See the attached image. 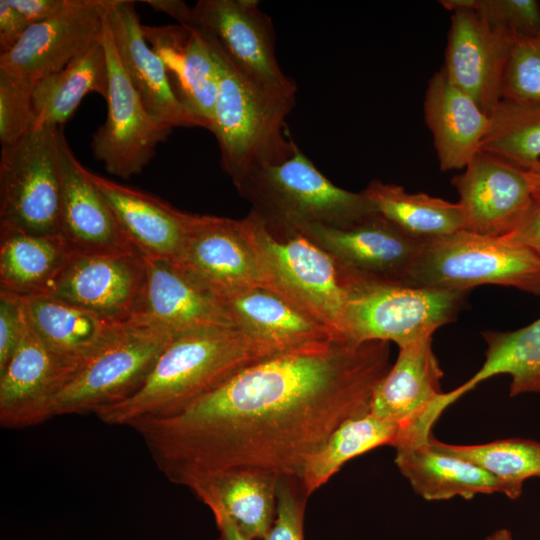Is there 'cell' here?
I'll return each mask as SVG.
<instances>
[{
    "mask_svg": "<svg viewBox=\"0 0 540 540\" xmlns=\"http://www.w3.org/2000/svg\"><path fill=\"white\" fill-rule=\"evenodd\" d=\"M522 169L528 179L533 199L540 202V160Z\"/></svg>",
    "mask_w": 540,
    "mask_h": 540,
    "instance_id": "47",
    "label": "cell"
},
{
    "mask_svg": "<svg viewBox=\"0 0 540 540\" xmlns=\"http://www.w3.org/2000/svg\"><path fill=\"white\" fill-rule=\"evenodd\" d=\"M144 36L162 59L173 91L196 126L211 130L219 69L215 55L193 26H145Z\"/></svg>",
    "mask_w": 540,
    "mask_h": 540,
    "instance_id": "22",
    "label": "cell"
},
{
    "mask_svg": "<svg viewBox=\"0 0 540 540\" xmlns=\"http://www.w3.org/2000/svg\"><path fill=\"white\" fill-rule=\"evenodd\" d=\"M245 218L269 290L344 338L347 271L301 232L269 229L251 211Z\"/></svg>",
    "mask_w": 540,
    "mask_h": 540,
    "instance_id": "5",
    "label": "cell"
},
{
    "mask_svg": "<svg viewBox=\"0 0 540 540\" xmlns=\"http://www.w3.org/2000/svg\"><path fill=\"white\" fill-rule=\"evenodd\" d=\"M446 10L469 9L491 28L511 37L525 38L540 31V4L537 0H440Z\"/></svg>",
    "mask_w": 540,
    "mask_h": 540,
    "instance_id": "37",
    "label": "cell"
},
{
    "mask_svg": "<svg viewBox=\"0 0 540 540\" xmlns=\"http://www.w3.org/2000/svg\"><path fill=\"white\" fill-rule=\"evenodd\" d=\"M232 183L272 230L312 224L347 228L378 214L362 191L333 184L299 147L285 160L250 170Z\"/></svg>",
    "mask_w": 540,
    "mask_h": 540,
    "instance_id": "3",
    "label": "cell"
},
{
    "mask_svg": "<svg viewBox=\"0 0 540 540\" xmlns=\"http://www.w3.org/2000/svg\"><path fill=\"white\" fill-rule=\"evenodd\" d=\"M390 367L388 342H308L241 370L175 415L131 428L177 484L233 469L300 480L341 424L369 412Z\"/></svg>",
    "mask_w": 540,
    "mask_h": 540,
    "instance_id": "1",
    "label": "cell"
},
{
    "mask_svg": "<svg viewBox=\"0 0 540 540\" xmlns=\"http://www.w3.org/2000/svg\"><path fill=\"white\" fill-rule=\"evenodd\" d=\"M395 450L396 466L414 492L425 500L472 499L479 494L494 493L505 495L503 485L495 477L468 461L435 448L430 440Z\"/></svg>",
    "mask_w": 540,
    "mask_h": 540,
    "instance_id": "29",
    "label": "cell"
},
{
    "mask_svg": "<svg viewBox=\"0 0 540 540\" xmlns=\"http://www.w3.org/2000/svg\"><path fill=\"white\" fill-rule=\"evenodd\" d=\"M231 67L261 90L295 99L297 86L281 70L270 17L256 0H200L190 23Z\"/></svg>",
    "mask_w": 540,
    "mask_h": 540,
    "instance_id": "10",
    "label": "cell"
},
{
    "mask_svg": "<svg viewBox=\"0 0 540 540\" xmlns=\"http://www.w3.org/2000/svg\"><path fill=\"white\" fill-rule=\"evenodd\" d=\"M502 100L540 104V31L512 39L505 64Z\"/></svg>",
    "mask_w": 540,
    "mask_h": 540,
    "instance_id": "38",
    "label": "cell"
},
{
    "mask_svg": "<svg viewBox=\"0 0 540 540\" xmlns=\"http://www.w3.org/2000/svg\"><path fill=\"white\" fill-rule=\"evenodd\" d=\"M76 255L61 234L0 226V289L22 297L49 294Z\"/></svg>",
    "mask_w": 540,
    "mask_h": 540,
    "instance_id": "28",
    "label": "cell"
},
{
    "mask_svg": "<svg viewBox=\"0 0 540 540\" xmlns=\"http://www.w3.org/2000/svg\"><path fill=\"white\" fill-rule=\"evenodd\" d=\"M432 337L399 347L398 356L375 387L369 413L400 428L394 448L429 442L442 413L460 398L443 392V371Z\"/></svg>",
    "mask_w": 540,
    "mask_h": 540,
    "instance_id": "11",
    "label": "cell"
},
{
    "mask_svg": "<svg viewBox=\"0 0 540 540\" xmlns=\"http://www.w3.org/2000/svg\"><path fill=\"white\" fill-rule=\"evenodd\" d=\"M278 476L233 469L201 476L186 487L205 505L214 503L249 540H262L271 528L277 500Z\"/></svg>",
    "mask_w": 540,
    "mask_h": 540,
    "instance_id": "27",
    "label": "cell"
},
{
    "mask_svg": "<svg viewBox=\"0 0 540 540\" xmlns=\"http://www.w3.org/2000/svg\"><path fill=\"white\" fill-rule=\"evenodd\" d=\"M480 151L526 168L540 160V104L501 100Z\"/></svg>",
    "mask_w": 540,
    "mask_h": 540,
    "instance_id": "36",
    "label": "cell"
},
{
    "mask_svg": "<svg viewBox=\"0 0 540 540\" xmlns=\"http://www.w3.org/2000/svg\"><path fill=\"white\" fill-rule=\"evenodd\" d=\"M527 393L540 394V377L529 386Z\"/></svg>",
    "mask_w": 540,
    "mask_h": 540,
    "instance_id": "49",
    "label": "cell"
},
{
    "mask_svg": "<svg viewBox=\"0 0 540 540\" xmlns=\"http://www.w3.org/2000/svg\"><path fill=\"white\" fill-rule=\"evenodd\" d=\"M145 262L144 289L132 319L174 335L204 328L237 327L219 297L179 266L162 259L145 258Z\"/></svg>",
    "mask_w": 540,
    "mask_h": 540,
    "instance_id": "20",
    "label": "cell"
},
{
    "mask_svg": "<svg viewBox=\"0 0 540 540\" xmlns=\"http://www.w3.org/2000/svg\"><path fill=\"white\" fill-rule=\"evenodd\" d=\"M174 264L216 295L244 288L269 290L245 217L195 213Z\"/></svg>",
    "mask_w": 540,
    "mask_h": 540,
    "instance_id": "14",
    "label": "cell"
},
{
    "mask_svg": "<svg viewBox=\"0 0 540 540\" xmlns=\"http://www.w3.org/2000/svg\"><path fill=\"white\" fill-rule=\"evenodd\" d=\"M107 17L120 62L147 111L174 128L196 126L177 99L166 67L150 47L131 0H107Z\"/></svg>",
    "mask_w": 540,
    "mask_h": 540,
    "instance_id": "24",
    "label": "cell"
},
{
    "mask_svg": "<svg viewBox=\"0 0 540 540\" xmlns=\"http://www.w3.org/2000/svg\"><path fill=\"white\" fill-rule=\"evenodd\" d=\"M485 360L481 368L460 387L463 394L498 375L511 378L510 396L527 393L540 377V318L515 331H485Z\"/></svg>",
    "mask_w": 540,
    "mask_h": 540,
    "instance_id": "34",
    "label": "cell"
},
{
    "mask_svg": "<svg viewBox=\"0 0 540 540\" xmlns=\"http://www.w3.org/2000/svg\"><path fill=\"white\" fill-rule=\"evenodd\" d=\"M430 443L435 448L486 471L504 487L505 496L517 499L523 483L540 477V443L530 439L508 438L482 444H450L434 436Z\"/></svg>",
    "mask_w": 540,
    "mask_h": 540,
    "instance_id": "35",
    "label": "cell"
},
{
    "mask_svg": "<svg viewBox=\"0 0 540 540\" xmlns=\"http://www.w3.org/2000/svg\"><path fill=\"white\" fill-rule=\"evenodd\" d=\"M423 112L440 169L463 170L481 149L491 127L490 115L456 87L443 68L428 82Z\"/></svg>",
    "mask_w": 540,
    "mask_h": 540,
    "instance_id": "25",
    "label": "cell"
},
{
    "mask_svg": "<svg viewBox=\"0 0 540 540\" xmlns=\"http://www.w3.org/2000/svg\"><path fill=\"white\" fill-rule=\"evenodd\" d=\"M378 214L406 234L420 240L464 230L459 203L426 193H410L402 186L374 179L362 190Z\"/></svg>",
    "mask_w": 540,
    "mask_h": 540,
    "instance_id": "32",
    "label": "cell"
},
{
    "mask_svg": "<svg viewBox=\"0 0 540 540\" xmlns=\"http://www.w3.org/2000/svg\"><path fill=\"white\" fill-rule=\"evenodd\" d=\"M342 268L358 276L405 284L423 240L376 214L356 225H306L298 230Z\"/></svg>",
    "mask_w": 540,
    "mask_h": 540,
    "instance_id": "15",
    "label": "cell"
},
{
    "mask_svg": "<svg viewBox=\"0 0 540 540\" xmlns=\"http://www.w3.org/2000/svg\"><path fill=\"white\" fill-rule=\"evenodd\" d=\"M176 335L138 319L122 324L59 391L51 418L95 414L140 390L158 358Z\"/></svg>",
    "mask_w": 540,
    "mask_h": 540,
    "instance_id": "8",
    "label": "cell"
},
{
    "mask_svg": "<svg viewBox=\"0 0 540 540\" xmlns=\"http://www.w3.org/2000/svg\"><path fill=\"white\" fill-rule=\"evenodd\" d=\"M210 47L219 69L210 132L219 146L221 167L234 182L250 170L285 160L298 147L285 121L295 99L280 98L256 87Z\"/></svg>",
    "mask_w": 540,
    "mask_h": 540,
    "instance_id": "4",
    "label": "cell"
},
{
    "mask_svg": "<svg viewBox=\"0 0 540 540\" xmlns=\"http://www.w3.org/2000/svg\"><path fill=\"white\" fill-rule=\"evenodd\" d=\"M482 540H515L507 528H499L485 536Z\"/></svg>",
    "mask_w": 540,
    "mask_h": 540,
    "instance_id": "48",
    "label": "cell"
},
{
    "mask_svg": "<svg viewBox=\"0 0 540 540\" xmlns=\"http://www.w3.org/2000/svg\"><path fill=\"white\" fill-rule=\"evenodd\" d=\"M132 246L146 259L175 263L195 213L181 211L164 200L88 170Z\"/></svg>",
    "mask_w": 540,
    "mask_h": 540,
    "instance_id": "23",
    "label": "cell"
},
{
    "mask_svg": "<svg viewBox=\"0 0 540 540\" xmlns=\"http://www.w3.org/2000/svg\"><path fill=\"white\" fill-rule=\"evenodd\" d=\"M206 506L214 516L219 531V540H249L238 530L220 506L214 503L207 504Z\"/></svg>",
    "mask_w": 540,
    "mask_h": 540,
    "instance_id": "46",
    "label": "cell"
},
{
    "mask_svg": "<svg viewBox=\"0 0 540 540\" xmlns=\"http://www.w3.org/2000/svg\"><path fill=\"white\" fill-rule=\"evenodd\" d=\"M347 273L343 334L356 344L384 341L399 348L432 337L438 328L456 319L467 295Z\"/></svg>",
    "mask_w": 540,
    "mask_h": 540,
    "instance_id": "7",
    "label": "cell"
},
{
    "mask_svg": "<svg viewBox=\"0 0 540 540\" xmlns=\"http://www.w3.org/2000/svg\"><path fill=\"white\" fill-rule=\"evenodd\" d=\"M31 26L54 16L64 5L65 0H8Z\"/></svg>",
    "mask_w": 540,
    "mask_h": 540,
    "instance_id": "44",
    "label": "cell"
},
{
    "mask_svg": "<svg viewBox=\"0 0 540 540\" xmlns=\"http://www.w3.org/2000/svg\"><path fill=\"white\" fill-rule=\"evenodd\" d=\"M511 43V37L491 28L472 10L451 12L442 68L488 115L502 100V78Z\"/></svg>",
    "mask_w": 540,
    "mask_h": 540,
    "instance_id": "19",
    "label": "cell"
},
{
    "mask_svg": "<svg viewBox=\"0 0 540 540\" xmlns=\"http://www.w3.org/2000/svg\"><path fill=\"white\" fill-rule=\"evenodd\" d=\"M107 0H65L49 19L31 25L0 54V73L30 90L102 40Z\"/></svg>",
    "mask_w": 540,
    "mask_h": 540,
    "instance_id": "13",
    "label": "cell"
},
{
    "mask_svg": "<svg viewBox=\"0 0 540 540\" xmlns=\"http://www.w3.org/2000/svg\"><path fill=\"white\" fill-rule=\"evenodd\" d=\"M27 324L25 298L0 289V371L12 357Z\"/></svg>",
    "mask_w": 540,
    "mask_h": 540,
    "instance_id": "41",
    "label": "cell"
},
{
    "mask_svg": "<svg viewBox=\"0 0 540 540\" xmlns=\"http://www.w3.org/2000/svg\"><path fill=\"white\" fill-rule=\"evenodd\" d=\"M290 348L238 327L204 328L176 335L138 392L94 415L107 425L129 427L175 415L241 370Z\"/></svg>",
    "mask_w": 540,
    "mask_h": 540,
    "instance_id": "2",
    "label": "cell"
},
{
    "mask_svg": "<svg viewBox=\"0 0 540 540\" xmlns=\"http://www.w3.org/2000/svg\"><path fill=\"white\" fill-rule=\"evenodd\" d=\"M217 296L238 328L266 341L295 347L338 337L268 289L244 288Z\"/></svg>",
    "mask_w": 540,
    "mask_h": 540,
    "instance_id": "30",
    "label": "cell"
},
{
    "mask_svg": "<svg viewBox=\"0 0 540 540\" xmlns=\"http://www.w3.org/2000/svg\"><path fill=\"white\" fill-rule=\"evenodd\" d=\"M62 136L58 126L34 127L2 146L0 226L31 234H60Z\"/></svg>",
    "mask_w": 540,
    "mask_h": 540,
    "instance_id": "9",
    "label": "cell"
},
{
    "mask_svg": "<svg viewBox=\"0 0 540 540\" xmlns=\"http://www.w3.org/2000/svg\"><path fill=\"white\" fill-rule=\"evenodd\" d=\"M29 27L8 0H0V54L12 49Z\"/></svg>",
    "mask_w": 540,
    "mask_h": 540,
    "instance_id": "42",
    "label": "cell"
},
{
    "mask_svg": "<svg viewBox=\"0 0 540 540\" xmlns=\"http://www.w3.org/2000/svg\"><path fill=\"white\" fill-rule=\"evenodd\" d=\"M405 284L468 292L501 285L540 294V256L506 236L467 230L422 241Z\"/></svg>",
    "mask_w": 540,
    "mask_h": 540,
    "instance_id": "6",
    "label": "cell"
},
{
    "mask_svg": "<svg viewBox=\"0 0 540 540\" xmlns=\"http://www.w3.org/2000/svg\"><path fill=\"white\" fill-rule=\"evenodd\" d=\"M24 298L35 333L51 352L76 371L124 324L51 295Z\"/></svg>",
    "mask_w": 540,
    "mask_h": 540,
    "instance_id": "26",
    "label": "cell"
},
{
    "mask_svg": "<svg viewBox=\"0 0 540 540\" xmlns=\"http://www.w3.org/2000/svg\"><path fill=\"white\" fill-rule=\"evenodd\" d=\"M400 428L369 412L341 424L307 461L300 482L309 497L351 459L372 449L394 447Z\"/></svg>",
    "mask_w": 540,
    "mask_h": 540,
    "instance_id": "33",
    "label": "cell"
},
{
    "mask_svg": "<svg viewBox=\"0 0 540 540\" xmlns=\"http://www.w3.org/2000/svg\"><path fill=\"white\" fill-rule=\"evenodd\" d=\"M60 234L77 255L138 252L124 235L105 198L71 151L64 135L59 150Z\"/></svg>",
    "mask_w": 540,
    "mask_h": 540,
    "instance_id": "21",
    "label": "cell"
},
{
    "mask_svg": "<svg viewBox=\"0 0 540 540\" xmlns=\"http://www.w3.org/2000/svg\"><path fill=\"white\" fill-rule=\"evenodd\" d=\"M145 279L146 262L139 252L76 255L46 295L125 323L137 311Z\"/></svg>",
    "mask_w": 540,
    "mask_h": 540,
    "instance_id": "17",
    "label": "cell"
},
{
    "mask_svg": "<svg viewBox=\"0 0 540 540\" xmlns=\"http://www.w3.org/2000/svg\"><path fill=\"white\" fill-rule=\"evenodd\" d=\"M451 183L459 194L464 230L476 234L509 235L534 201L522 168L483 151Z\"/></svg>",
    "mask_w": 540,
    "mask_h": 540,
    "instance_id": "16",
    "label": "cell"
},
{
    "mask_svg": "<svg viewBox=\"0 0 540 540\" xmlns=\"http://www.w3.org/2000/svg\"><path fill=\"white\" fill-rule=\"evenodd\" d=\"M108 65L107 116L92 136L91 150L105 170L121 179L140 174L172 132L145 108L117 53L107 6L102 37Z\"/></svg>",
    "mask_w": 540,
    "mask_h": 540,
    "instance_id": "12",
    "label": "cell"
},
{
    "mask_svg": "<svg viewBox=\"0 0 540 540\" xmlns=\"http://www.w3.org/2000/svg\"><path fill=\"white\" fill-rule=\"evenodd\" d=\"M108 81L107 58L101 40L65 68L43 78L34 86V127H60L89 93H97L106 100Z\"/></svg>",
    "mask_w": 540,
    "mask_h": 540,
    "instance_id": "31",
    "label": "cell"
},
{
    "mask_svg": "<svg viewBox=\"0 0 540 540\" xmlns=\"http://www.w3.org/2000/svg\"><path fill=\"white\" fill-rule=\"evenodd\" d=\"M155 11L165 13L174 18L179 25L186 26L190 23L192 7L180 0H145L142 1Z\"/></svg>",
    "mask_w": 540,
    "mask_h": 540,
    "instance_id": "45",
    "label": "cell"
},
{
    "mask_svg": "<svg viewBox=\"0 0 540 540\" xmlns=\"http://www.w3.org/2000/svg\"><path fill=\"white\" fill-rule=\"evenodd\" d=\"M276 513L262 540H304V515L308 496L298 478L279 477Z\"/></svg>",
    "mask_w": 540,
    "mask_h": 540,
    "instance_id": "40",
    "label": "cell"
},
{
    "mask_svg": "<svg viewBox=\"0 0 540 540\" xmlns=\"http://www.w3.org/2000/svg\"><path fill=\"white\" fill-rule=\"evenodd\" d=\"M32 90L0 73V142L11 144L34 128Z\"/></svg>",
    "mask_w": 540,
    "mask_h": 540,
    "instance_id": "39",
    "label": "cell"
},
{
    "mask_svg": "<svg viewBox=\"0 0 540 540\" xmlns=\"http://www.w3.org/2000/svg\"><path fill=\"white\" fill-rule=\"evenodd\" d=\"M506 237L528 247L540 256V202L533 201L523 219Z\"/></svg>",
    "mask_w": 540,
    "mask_h": 540,
    "instance_id": "43",
    "label": "cell"
},
{
    "mask_svg": "<svg viewBox=\"0 0 540 540\" xmlns=\"http://www.w3.org/2000/svg\"><path fill=\"white\" fill-rule=\"evenodd\" d=\"M76 370L41 341L29 318L25 332L0 371V424L26 428L51 419L53 400Z\"/></svg>",
    "mask_w": 540,
    "mask_h": 540,
    "instance_id": "18",
    "label": "cell"
}]
</instances>
